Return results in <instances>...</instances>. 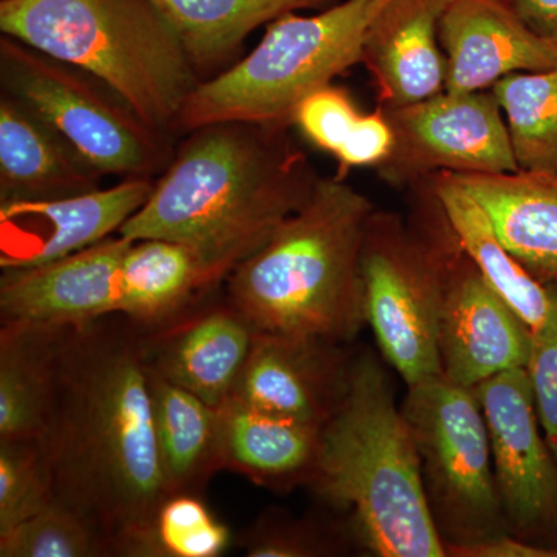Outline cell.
Instances as JSON below:
<instances>
[{"label": "cell", "mask_w": 557, "mask_h": 557, "mask_svg": "<svg viewBox=\"0 0 557 557\" xmlns=\"http://www.w3.org/2000/svg\"><path fill=\"white\" fill-rule=\"evenodd\" d=\"M552 285L555 288V307L548 321L531 332L525 369L542 431L557 460V282Z\"/></svg>", "instance_id": "d6a6232c"}, {"label": "cell", "mask_w": 557, "mask_h": 557, "mask_svg": "<svg viewBox=\"0 0 557 557\" xmlns=\"http://www.w3.org/2000/svg\"><path fill=\"white\" fill-rule=\"evenodd\" d=\"M394 146V131L383 110L376 108L375 112L361 113L354 131L341 146L336 160H338V174L344 175L354 168L380 166L391 153Z\"/></svg>", "instance_id": "836d02e7"}, {"label": "cell", "mask_w": 557, "mask_h": 557, "mask_svg": "<svg viewBox=\"0 0 557 557\" xmlns=\"http://www.w3.org/2000/svg\"><path fill=\"white\" fill-rule=\"evenodd\" d=\"M520 171L557 175V65L520 72L491 87Z\"/></svg>", "instance_id": "4316f807"}, {"label": "cell", "mask_w": 557, "mask_h": 557, "mask_svg": "<svg viewBox=\"0 0 557 557\" xmlns=\"http://www.w3.org/2000/svg\"><path fill=\"white\" fill-rule=\"evenodd\" d=\"M54 502L90 520L112 556L153 557L170 497L161 468L141 330L121 314L65 329L39 440Z\"/></svg>", "instance_id": "6da1fadb"}, {"label": "cell", "mask_w": 557, "mask_h": 557, "mask_svg": "<svg viewBox=\"0 0 557 557\" xmlns=\"http://www.w3.org/2000/svg\"><path fill=\"white\" fill-rule=\"evenodd\" d=\"M65 329L2 324L0 440H40L53 398L58 348Z\"/></svg>", "instance_id": "484cf974"}, {"label": "cell", "mask_w": 557, "mask_h": 557, "mask_svg": "<svg viewBox=\"0 0 557 557\" xmlns=\"http://www.w3.org/2000/svg\"><path fill=\"white\" fill-rule=\"evenodd\" d=\"M354 357L347 344L258 330L233 397L322 428L346 397Z\"/></svg>", "instance_id": "4fadbf2b"}, {"label": "cell", "mask_w": 557, "mask_h": 557, "mask_svg": "<svg viewBox=\"0 0 557 557\" xmlns=\"http://www.w3.org/2000/svg\"><path fill=\"white\" fill-rule=\"evenodd\" d=\"M445 90H490L520 72L557 65V42L537 35L511 0H450L440 22Z\"/></svg>", "instance_id": "e0dca14e"}, {"label": "cell", "mask_w": 557, "mask_h": 557, "mask_svg": "<svg viewBox=\"0 0 557 557\" xmlns=\"http://www.w3.org/2000/svg\"><path fill=\"white\" fill-rule=\"evenodd\" d=\"M401 410L416 442L429 511L445 552L509 533L485 413L474 388L435 376L409 386Z\"/></svg>", "instance_id": "9c48e42d"}, {"label": "cell", "mask_w": 557, "mask_h": 557, "mask_svg": "<svg viewBox=\"0 0 557 557\" xmlns=\"http://www.w3.org/2000/svg\"><path fill=\"white\" fill-rule=\"evenodd\" d=\"M132 242L116 234L42 265L3 270L2 324L84 329L116 314L121 263Z\"/></svg>", "instance_id": "5bb4252c"}, {"label": "cell", "mask_w": 557, "mask_h": 557, "mask_svg": "<svg viewBox=\"0 0 557 557\" xmlns=\"http://www.w3.org/2000/svg\"><path fill=\"white\" fill-rule=\"evenodd\" d=\"M219 416L223 469L278 493L309 485L322 428L271 416L234 397L219 406Z\"/></svg>", "instance_id": "44dd1931"}, {"label": "cell", "mask_w": 557, "mask_h": 557, "mask_svg": "<svg viewBox=\"0 0 557 557\" xmlns=\"http://www.w3.org/2000/svg\"><path fill=\"white\" fill-rule=\"evenodd\" d=\"M0 84L104 175L156 178L174 157L170 135L139 119L108 84L5 35Z\"/></svg>", "instance_id": "ba28073f"}, {"label": "cell", "mask_w": 557, "mask_h": 557, "mask_svg": "<svg viewBox=\"0 0 557 557\" xmlns=\"http://www.w3.org/2000/svg\"><path fill=\"white\" fill-rule=\"evenodd\" d=\"M102 172L50 124L0 95V203L49 200L100 189Z\"/></svg>", "instance_id": "d6986e66"}, {"label": "cell", "mask_w": 557, "mask_h": 557, "mask_svg": "<svg viewBox=\"0 0 557 557\" xmlns=\"http://www.w3.org/2000/svg\"><path fill=\"white\" fill-rule=\"evenodd\" d=\"M446 557H557V549L530 544L511 533L446 548Z\"/></svg>", "instance_id": "e575fe53"}, {"label": "cell", "mask_w": 557, "mask_h": 557, "mask_svg": "<svg viewBox=\"0 0 557 557\" xmlns=\"http://www.w3.org/2000/svg\"><path fill=\"white\" fill-rule=\"evenodd\" d=\"M450 0H388L370 24L361 64L372 76L379 108L413 104L445 91L440 22Z\"/></svg>", "instance_id": "ac0fdd59"}, {"label": "cell", "mask_w": 557, "mask_h": 557, "mask_svg": "<svg viewBox=\"0 0 557 557\" xmlns=\"http://www.w3.org/2000/svg\"><path fill=\"white\" fill-rule=\"evenodd\" d=\"M196 251L166 239L132 242L121 263L119 307L139 329L168 324L218 287Z\"/></svg>", "instance_id": "603a6c76"}, {"label": "cell", "mask_w": 557, "mask_h": 557, "mask_svg": "<svg viewBox=\"0 0 557 557\" xmlns=\"http://www.w3.org/2000/svg\"><path fill=\"white\" fill-rule=\"evenodd\" d=\"M394 146L380 178L408 189L440 172L505 174L520 171L511 138L493 90L442 91L403 108L383 109Z\"/></svg>", "instance_id": "30bf717a"}, {"label": "cell", "mask_w": 557, "mask_h": 557, "mask_svg": "<svg viewBox=\"0 0 557 557\" xmlns=\"http://www.w3.org/2000/svg\"><path fill=\"white\" fill-rule=\"evenodd\" d=\"M307 487L341 516L358 552L446 557L408 420L386 368L369 348L355 351L346 397L321 429Z\"/></svg>", "instance_id": "3957f363"}, {"label": "cell", "mask_w": 557, "mask_h": 557, "mask_svg": "<svg viewBox=\"0 0 557 557\" xmlns=\"http://www.w3.org/2000/svg\"><path fill=\"white\" fill-rule=\"evenodd\" d=\"M319 178L289 126L207 124L189 132L119 234L186 245L220 284L310 199Z\"/></svg>", "instance_id": "7a4b0ae2"}, {"label": "cell", "mask_w": 557, "mask_h": 557, "mask_svg": "<svg viewBox=\"0 0 557 557\" xmlns=\"http://www.w3.org/2000/svg\"><path fill=\"white\" fill-rule=\"evenodd\" d=\"M474 391L485 413L509 533L557 549V460L542 431L527 369L498 373Z\"/></svg>", "instance_id": "8fae6325"}, {"label": "cell", "mask_w": 557, "mask_h": 557, "mask_svg": "<svg viewBox=\"0 0 557 557\" xmlns=\"http://www.w3.org/2000/svg\"><path fill=\"white\" fill-rule=\"evenodd\" d=\"M0 30L101 79L170 137L203 81L149 0H2Z\"/></svg>", "instance_id": "5b68a950"}, {"label": "cell", "mask_w": 557, "mask_h": 557, "mask_svg": "<svg viewBox=\"0 0 557 557\" xmlns=\"http://www.w3.org/2000/svg\"><path fill=\"white\" fill-rule=\"evenodd\" d=\"M408 190V214L373 211L361 251L366 325L406 387L442 375L440 310L463 251L432 177Z\"/></svg>", "instance_id": "8992f818"}, {"label": "cell", "mask_w": 557, "mask_h": 557, "mask_svg": "<svg viewBox=\"0 0 557 557\" xmlns=\"http://www.w3.org/2000/svg\"><path fill=\"white\" fill-rule=\"evenodd\" d=\"M249 557H324L348 555L357 549L341 520L295 519L289 516H263L245 537Z\"/></svg>", "instance_id": "4dcf8cb0"}, {"label": "cell", "mask_w": 557, "mask_h": 557, "mask_svg": "<svg viewBox=\"0 0 557 557\" xmlns=\"http://www.w3.org/2000/svg\"><path fill=\"white\" fill-rule=\"evenodd\" d=\"M388 0H343L314 16L284 14L251 53L201 81L180 110L174 134L222 121L293 126L304 98L361 64L370 24Z\"/></svg>", "instance_id": "52a82bcc"}, {"label": "cell", "mask_w": 557, "mask_h": 557, "mask_svg": "<svg viewBox=\"0 0 557 557\" xmlns=\"http://www.w3.org/2000/svg\"><path fill=\"white\" fill-rule=\"evenodd\" d=\"M196 304L161 327H138L143 355L150 372L219 408L233 397L258 330L228 299Z\"/></svg>", "instance_id": "2e32d148"}, {"label": "cell", "mask_w": 557, "mask_h": 557, "mask_svg": "<svg viewBox=\"0 0 557 557\" xmlns=\"http://www.w3.org/2000/svg\"><path fill=\"white\" fill-rule=\"evenodd\" d=\"M153 557H218L231 533L199 494H171L153 522Z\"/></svg>", "instance_id": "f546056e"}, {"label": "cell", "mask_w": 557, "mask_h": 557, "mask_svg": "<svg viewBox=\"0 0 557 557\" xmlns=\"http://www.w3.org/2000/svg\"><path fill=\"white\" fill-rule=\"evenodd\" d=\"M437 346L443 379L471 388L525 368L530 357V327L491 288L465 249L446 285Z\"/></svg>", "instance_id": "9a60e30c"}, {"label": "cell", "mask_w": 557, "mask_h": 557, "mask_svg": "<svg viewBox=\"0 0 557 557\" xmlns=\"http://www.w3.org/2000/svg\"><path fill=\"white\" fill-rule=\"evenodd\" d=\"M522 20L537 35L557 42V0H511Z\"/></svg>", "instance_id": "d590c367"}, {"label": "cell", "mask_w": 557, "mask_h": 557, "mask_svg": "<svg viewBox=\"0 0 557 557\" xmlns=\"http://www.w3.org/2000/svg\"><path fill=\"white\" fill-rule=\"evenodd\" d=\"M461 248L478 265L491 288L530 327L539 330L555 307V288L531 276L498 239L493 222L478 200L449 172L431 175Z\"/></svg>", "instance_id": "cb8c5ba5"}, {"label": "cell", "mask_w": 557, "mask_h": 557, "mask_svg": "<svg viewBox=\"0 0 557 557\" xmlns=\"http://www.w3.org/2000/svg\"><path fill=\"white\" fill-rule=\"evenodd\" d=\"M54 504L39 440H0V534Z\"/></svg>", "instance_id": "f1b7e54d"}, {"label": "cell", "mask_w": 557, "mask_h": 557, "mask_svg": "<svg viewBox=\"0 0 557 557\" xmlns=\"http://www.w3.org/2000/svg\"><path fill=\"white\" fill-rule=\"evenodd\" d=\"M361 116L350 95L330 84L304 98L293 115L304 137L317 148L336 156Z\"/></svg>", "instance_id": "1f68e13d"}, {"label": "cell", "mask_w": 557, "mask_h": 557, "mask_svg": "<svg viewBox=\"0 0 557 557\" xmlns=\"http://www.w3.org/2000/svg\"><path fill=\"white\" fill-rule=\"evenodd\" d=\"M375 205L343 178L317 188L226 282L260 332L348 344L366 327L361 251Z\"/></svg>", "instance_id": "277c9868"}, {"label": "cell", "mask_w": 557, "mask_h": 557, "mask_svg": "<svg viewBox=\"0 0 557 557\" xmlns=\"http://www.w3.org/2000/svg\"><path fill=\"white\" fill-rule=\"evenodd\" d=\"M156 178H123L108 189L0 203V267L30 269L119 234L148 201Z\"/></svg>", "instance_id": "7c38bea8"}, {"label": "cell", "mask_w": 557, "mask_h": 557, "mask_svg": "<svg viewBox=\"0 0 557 557\" xmlns=\"http://www.w3.org/2000/svg\"><path fill=\"white\" fill-rule=\"evenodd\" d=\"M148 376L157 446L170 496H200L211 475L223 469L219 408L150 370Z\"/></svg>", "instance_id": "d4e9b609"}, {"label": "cell", "mask_w": 557, "mask_h": 557, "mask_svg": "<svg viewBox=\"0 0 557 557\" xmlns=\"http://www.w3.org/2000/svg\"><path fill=\"white\" fill-rule=\"evenodd\" d=\"M485 209L498 239L542 284L557 282V175L450 174Z\"/></svg>", "instance_id": "ffe728a7"}, {"label": "cell", "mask_w": 557, "mask_h": 557, "mask_svg": "<svg viewBox=\"0 0 557 557\" xmlns=\"http://www.w3.org/2000/svg\"><path fill=\"white\" fill-rule=\"evenodd\" d=\"M188 51L203 81L240 60L245 40L284 14L325 10L336 0H149Z\"/></svg>", "instance_id": "7402d4cb"}, {"label": "cell", "mask_w": 557, "mask_h": 557, "mask_svg": "<svg viewBox=\"0 0 557 557\" xmlns=\"http://www.w3.org/2000/svg\"><path fill=\"white\" fill-rule=\"evenodd\" d=\"M2 557L112 556L89 519L54 502L49 508L0 534Z\"/></svg>", "instance_id": "83f0119b"}]
</instances>
